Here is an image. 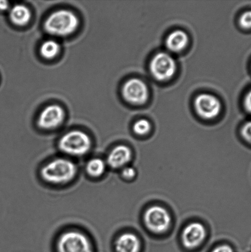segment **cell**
I'll return each instance as SVG.
<instances>
[{
    "instance_id": "obj_13",
    "label": "cell",
    "mask_w": 251,
    "mask_h": 252,
    "mask_svg": "<svg viewBox=\"0 0 251 252\" xmlns=\"http://www.w3.org/2000/svg\"><path fill=\"white\" fill-rule=\"evenodd\" d=\"M188 43V36L185 32L176 31L169 34L167 39L166 45L169 50L179 52L183 50Z\"/></svg>"
},
{
    "instance_id": "obj_9",
    "label": "cell",
    "mask_w": 251,
    "mask_h": 252,
    "mask_svg": "<svg viewBox=\"0 0 251 252\" xmlns=\"http://www.w3.org/2000/svg\"><path fill=\"white\" fill-rule=\"evenodd\" d=\"M65 112L62 108L52 105L43 110L39 117L38 125L43 129H53L58 127L63 122Z\"/></svg>"
},
{
    "instance_id": "obj_12",
    "label": "cell",
    "mask_w": 251,
    "mask_h": 252,
    "mask_svg": "<svg viewBox=\"0 0 251 252\" xmlns=\"http://www.w3.org/2000/svg\"><path fill=\"white\" fill-rule=\"evenodd\" d=\"M115 249L117 252H139L140 242L135 234L124 233L117 239Z\"/></svg>"
},
{
    "instance_id": "obj_22",
    "label": "cell",
    "mask_w": 251,
    "mask_h": 252,
    "mask_svg": "<svg viewBox=\"0 0 251 252\" xmlns=\"http://www.w3.org/2000/svg\"><path fill=\"white\" fill-rule=\"evenodd\" d=\"M212 252H233V251L229 246L223 245L214 249Z\"/></svg>"
},
{
    "instance_id": "obj_5",
    "label": "cell",
    "mask_w": 251,
    "mask_h": 252,
    "mask_svg": "<svg viewBox=\"0 0 251 252\" xmlns=\"http://www.w3.org/2000/svg\"><path fill=\"white\" fill-rule=\"evenodd\" d=\"M144 223L150 231L161 234L168 230L171 219L166 209L161 206H152L145 212Z\"/></svg>"
},
{
    "instance_id": "obj_2",
    "label": "cell",
    "mask_w": 251,
    "mask_h": 252,
    "mask_svg": "<svg viewBox=\"0 0 251 252\" xmlns=\"http://www.w3.org/2000/svg\"><path fill=\"white\" fill-rule=\"evenodd\" d=\"M80 21L76 14L68 10L53 12L46 19L44 29L48 33L56 36L70 35L76 31Z\"/></svg>"
},
{
    "instance_id": "obj_8",
    "label": "cell",
    "mask_w": 251,
    "mask_h": 252,
    "mask_svg": "<svg viewBox=\"0 0 251 252\" xmlns=\"http://www.w3.org/2000/svg\"><path fill=\"white\" fill-rule=\"evenodd\" d=\"M198 115L204 119H213L218 117L221 110L220 100L215 95L202 94L196 97L194 102Z\"/></svg>"
},
{
    "instance_id": "obj_4",
    "label": "cell",
    "mask_w": 251,
    "mask_h": 252,
    "mask_svg": "<svg viewBox=\"0 0 251 252\" xmlns=\"http://www.w3.org/2000/svg\"><path fill=\"white\" fill-rule=\"evenodd\" d=\"M56 249L58 252H93L90 239L78 231H69L61 234Z\"/></svg>"
},
{
    "instance_id": "obj_11",
    "label": "cell",
    "mask_w": 251,
    "mask_h": 252,
    "mask_svg": "<svg viewBox=\"0 0 251 252\" xmlns=\"http://www.w3.org/2000/svg\"><path fill=\"white\" fill-rule=\"evenodd\" d=\"M132 153L129 147L119 145L111 151L107 157V164L113 169L124 167L131 160Z\"/></svg>"
},
{
    "instance_id": "obj_1",
    "label": "cell",
    "mask_w": 251,
    "mask_h": 252,
    "mask_svg": "<svg viewBox=\"0 0 251 252\" xmlns=\"http://www.w3.org/2000/svg\"><path fill=\"white\" fill-rule=\"evenodd\" d=\"M75 162L65 158H56L42 168L41 175L44 181L52 184H64L72 181L77 174Z\"/></svg>"
},
{
    "instance_id": "obj_19",
    "label": "cell",
    "mask_w": 251,
    "mask_h": 252,
    "mask_svg": "<svg viewBox=\"0 0 251 252\" xmlns=\"http://www.w3.org/2000/svg\"><path fill=\"white\" fill-rule=\"evenodd\" d=\"M242 135L243 138L251 144V121L243 126Z\"/></svg>"
},
{
    "instance_id": "obj_14",
    "label": "cell",
    "mask_w": 251,
    "mask_h": 252,
    "mask_svg": "<svg viewBox=\"0 0 251 252\" xmlns=\"http://www.w3.org/2000/svg\"><path fill=\"white\" fill-rule=\"evenodd\" d=\"M11 21L16 26H24L31 18L30 11L23 4H17L12 7L9 13Z\"/></svg>"
},
{
    "instance_id": "obj_15",
    "label": "cell",
    "mask_w": 251,
    "mask_h": 252,
    "mask_svg": "<svg viewBox=\"0 0 251 252\" xmlns=\"http://www.w3.org/2000/svg\"><path fill=\"white\" fill-rule=\"evenodd\" d=\"M86 171L89 176L98 178L104 174L106 170V163L100 158H93L88 160L86 164Z\"/></svg>"
},
{
    "instance_id": "obj_6",
    "label": "cell",
    "mask_w": 251,
    "mask_h": 252,
    "mask_svg": "<svg viewBox=\"0 0 251 252\" xmlns=\"http://www.w3.org/2000/svg\"><path fill=\"white\" fill-rule=\"evenodd\" d=\"M152 75L157 80L167 81L173 77L176 71L174 59L166 53H159L152 59L150 64Z\"/></svg>"
},
{
    "instance_id": "obj_16",
    "label": "cell",
    "mask_w": 251,
    "mask_h": 252,
    "mask_svg": "<svg viewBox=\"0 0 251 252\" xmlns=\"http://www.w3.org/2000/svg\"><path fill=\"white\" fill-rule=\"evenodd\" d=\"M60 50V46L54 40H48L44 42L40 48L41 55L44 58L52 59L58 55Z\"/></svg>"
},
{
    "instance_id": "obj_20",
    "label": "cell",
    "mask_w": 251,
    "mask_h": 252,
    "mask_svg": "<svg viewBox=\"0 0 251 252\" xmlns=\"http://www.w3.org/2000/svg\"><path fill=\"white\" fill-rule=\"evenodd\" d=\"M122 177L125 179H132L136 175V170L132 167H126L122 172Z\"/></svg>"
},
{
    "instance_id": "obj_23",
    "label": "cell",
    "mask_w": 251,
    "mask_h": 252,
    "mask_svg": "<svg viewBox=\"0 0 251 252\" xmlns=\"http://www.w3.org/2000/svg\"><path fill=\"white\" fill-rule=\"evenodd\" d=\"M9 3L6 1H0V10L1 11H5L8 9Z\"/></svg>"
},
{
    "instance_id": "obj_7",
    "label": "cell",
    "mask_w": 251,
    "mask_h": 252,
    "mask_svg": "<svg viewBox=\"0 0 251 252\" xmlns=\"http://www.w3.org/2000/svg\"><path fill=\"white\" fill-rule=\"evenodd\" d=\"M122 95L128 102L141 105L146 102L149 93L146 84L137 78H133L125 83Z\"/></svg>"
},
{
    "instance_id": "obj_3",
    "label": "cell",
    "mask_w": 251,
    "mask_h": 252,
    "mask_svg": "<svg viewBox=\"0 0 251 252\" xmlns=\"http://www.w3.org/2000/svg\"><path fill=\"white\" fill-rule=\"evenodd\" d=\"M92 147V141L87 133L80 130L66 133L60 138L58 147L63 153L72 157H80L87 154Z\"/></svg>"
},
{
    "instance_id": "obj_10",
    "label": "cell",
    "mask_w": 251,
    "mask_h": 252,
    "mask_svg": "<svg viewBox=\"0 0 251 252\" xmlns=\"http://www.w3.org/2000/svg\"><path fill=\"white\" fill-rule=\"evenodd\" d=\"M206 235V229L203 224L196 222L189 224L182 234L183 245L189 249L197 248L205 240Z\"/></svg>"
},
{
    "instance_id": "obj_17",
    "label": "cell",
    "mask_w": 251,
    "mask_h": 252,
    "mask_svg": "<svg viewBox=\"0 0 251 252\" xmlns=\"http://www.w3.org/2000/svg\"><path fill=\"white\" fill-rule=\"evenodd\" d=\"M151 130V124L146 120H140L134 126V130L138 135L146 134Z\"/></svg>"
},
{
    "instance_id": "obj_18",
    "label": "cell",
    "mask_w": 251,
    "mask_h": 252,
    "mask_svg": "<svg viewBox=\"0 0 251 252\" xmlns=\"http://www.w3.org/2000/svg\"><path fill=\"white\" fill-rule=\"evenodd\" d=\"M240 24L243 28L251 29V11L245 12L242 14L240 17Z\"/></svg>"
},
{
    "instance_id": "obj_21",
    "label": "cell",
    "mask_w": 251,
    "mask_h": 252,
    "mask_svg": "<svg viewBox=\"0 0 251 252\" xmlns=\"http://www.w3.org/2000/svg\"><path fill=\"white\" fill-rule=\"evenodd\" d=\"M244 104L246 109L251 113V90L248 92L245 98Z\"/></svg>"
}]
</instances>
